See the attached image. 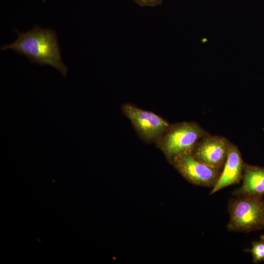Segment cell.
<instances>
[{
	"mask_svg": "<svg viewBox=\"0 0 264 264\" xmlns=\"http://www.w3.org/2000/svg\"><path fill=\"white\" fill-rule=\"evenodd\" d=\"M18 37L11 44L2 46V50L11 49L26 56L29 61L41 66L48 65L65 77L67 66L63 62L56 33L35 25L25 32L15 30Z\"/></svg>",
	"mask_w": 264,
	"mask_h": 264,
	"instance_id": "cell-1",
	"label": "cell"
},
{
	"mask_svg": "<svg viewBox=\"0 0 264 264\" xmlns=\"http://www.w3.org/2000/svg\"><path fill=\"white\" fill-rule=\"evenodd\" d=\"M209 133L196 122L171 124L155 143L171 162L176 156L192 152L198 142Z\"/></svg>",
	"mask_w": 264,
	"mask_h": 264,
	"instance_id": "cell-2",
	"label": "cell"
},
{
	"mask_svg": "<svg viewBox=\"0 0 264 264\" xmlns=\"http://www.w3.org/2000/svg\"><path fill=\"white\" fill-rule=\"evenodd\" d=\"M228 211L229 231L247 233L264 228L263 198L237 196L230 201Z\"/></svg>",
	"mask_w": 264,
	"mask_h": 264,
	"instance_id": "cell-3",
	"label": "cell"
},
{
	"mask_svg": "<svg viewBox=\"0 0 264 264\" xmlns=\"http://www.w3.org/2000/svg\"><path fill=\"white\" fill-rule=\"evenodd\" d=\"M123 114L131 121L139 136L148 143H155L171 124L154 113L130 103L121 107Z\"/></svg>",
	"mask_w": 264,
	"mask_h": 264,
	"instance_id": "cell-4",
	"label": "cell"
},
{
	"mask_svg": "<svg viewBox=\"0 0 264 264\" xmlns=\"http://www.w3.org/2000/svg\"><path fill=\"white\" fill-rule=\"evenodd\" d=\"M171 163L188 181L203 187L213 188L217 182L222 170L200 162L194 157L192 152L176 157Z\"/></svg>",
	"mask_w": 264,
	"mask_h": 264,
	"instance_id": "cell-5",
	"label": "cell"
},
{
	"mask_svg": "<svg viewBox=\"0 0 264 264\" xmlns=\"http://www.w3.org/2000/svg\"><path fill=\"white\" fill-rule=\"evenodd\" d=\"M229 143L223 136L209 134L198 142L192 153L200 162L222 170L227 158Z\"/></svg>",
	"mask_w": 264,
	"mask_h": 264,
	"instance_id": "cell-6",
	"label": "cell"
},
{
	"mask_svg": "<svg viewBox=\"0 0 264 264\" xmlns=\"http://www.w3.org/2000/svg\"><path fill=\"white\" fill-rule=\"evenodd\" d=\"M245 163L238 147L230 142L227 156L220 176L213 187L210 195L242 180Z\"/></svg>",
	"mask_w": 264,
	"mask_h": 264,
	"instance_id": "cell-7",
	"label": "cell"
},
{
	"mask_svg": "<svg viewBox=\"0 0 264 264\" xmlns=\"http://www.w3.org/2000/svg\"><path fill=\"white\" fill-rule=\"evenodd\" d=\"M242 181V186L234 191V195L263 198L264 167L245 163Z\"/></svg>",
	"mask_w": 264,
	"mask_h": 264,
	"instance_id": "cell-8",
	"label": "cell"
},
{
	"mask_svg": "<svg viewBox=\"0 0 264 264\" xmlns=\"http://www.w3.org/2000/svg\"><path fill=\"white\" fill-rule=\"evenodd\" d=\"M249 251L252 254L254 263L264 261V242L262 241L253 242Z\"/></svg>",
	"mask_w": 264,
	"mask_h": 264,
	"instance_id": "cell-9",
	"label": "cell"
},
{
	"mask_svg": "<svg viewBox=\"0 0 264 264\" xmlns=\"http://www.w3.org/2000/svg\"><path fill=\"white\" fill-rule=\"evenodd\" d=\"M141 6H155L162 3V0H134Z\"/></svg>",
	"mask_w": 264,
	"mask_h": 264,
	"instance_id": "cell-10",
	"label": "cell"
},
{
	"mask_svg": "<svg viewBox=\"0 0 264 264\" xmlns=\"http://www.w3.org/2000/svg\"><path fill=\"white\" fill-rule=\"evenodd\" d=\"M261 240L264 242V234L261 236Z\"/></svg>",
	"mask_w": 264,
	"mask_h": 264,
	"instance_id": "cell-11",
	"label": "cell"
}]
</instances>
